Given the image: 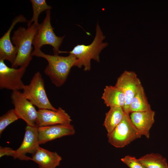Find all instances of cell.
<instances>
[{
    "label": "cell",
    "instance_id": "obj_1",
    "mask_svg": "<svg viewBox=\"0 0 168 168\" xmlns=\"http://www.w3.org/2000/svg\"><path fill=\"white\" fill-rule=\"evenodd\" d=\"M31 55L44 58L47 60L48 64L44 72L52 82L58 87L65 83L71 68L75 66L76 61L75 57L70 54L67 56L51 55L45 54L38 48L34 49Z\"/></svg>",
    "mask_w": 168,
    "mask_h": 168
},
{
    "label": "cell",
    "instance_id": "obj_2",
    "mask_svg": "<svg viewBox=\"0 0 168 168\" xmlns=\"http://www.w3.org/2000/svg\"><path fill=\"white\" fill-rule=\"evenodd\" d=\"M105 38L99 24L97 23L95 35L90 44L88 45L77 44L70 51H60V53H69L74 55L76 59L75 66L79 68L83 67L84 71H89L91 69V60L93 59L99 62L100 53L108 45L107 42H103Z\"/></svg>",
    "mask_w": 168,
    "mask_h": 168
},
{
    "label": "cell",
    "instance_id": "obj_3",
    "mask_svg": "<svg viewBox=\"0 0 168 168\" xmlns=\"http://www.w3.org/2000/svg\"><path fill=\"white\" fill-rule=\"evenodd\" d=\"M38 26L33 23L27 29L20 27L13 32L12 41L16 48V57L11 67L17 68H26L32 59L31 54L34 38L36 34Z\"/></svg>",
    "mask_w": 168,
    "mask_h": 168
},
{
    "label": "cell",
    "instance_id": "obj_4",
    "mask_svg": "<svg viewBox=\"0 0 168 168\" xmlns=\"http://www.w3.org/2000/svg\"><path fill=\"white\" fill-rule=\"evenodd\" d=\"M22 90L26 99L39 109L57 110L49 100L45 89L44 80L39 72L34 74L29 84L25 85Z\"/></svg>",
    "mask_w": 168,
    "mask_h": 168
},
{
    "label": "cell",
    "instance_id": "obj_5",
    "mask_svg": "<svg viewBox=\"0 0 168 168\" xmlns=\"http://www.w3.org/2000/svg\"><path fill=\"white\" fill-rule=\"evenodd\" d=\"M107 135L108 142L116 148L124 147L142 136L132 123L130 115L125 114L121 123Z\"/></svg>",
    "mask_w": 168,
    "mask_h": 168
},
{
    "label": "cell",
    "instance_id": "obj_6",
    "mask_svg": "<svg viewBox=\"0 0 168 168\" xmlns=\"http://www.w3.org/2000/svg\"><path fill=\"white\" fill-rule=\"evenodd\" d=\"M45 13L44 19L38 26L32 44L34 49H40L43 45H50L53 47L54 54L58 55L60 51L59 48L65 36L59 37L55 35L50 23V10H47Z\"/></svg>",
    "mask_w": 168,
    "mask_h": 168
},
{
    "label": "cell",
    "instance_id": "obj_7",
    "mask_svg": "<svg viewBox=\"0 0 168 168\" xmlns=\"http://www.w3.org/2000/svg\"><path fill=\"white\" fill-rule=\"evenodd\" d=\"M142 85L135 72L124 71L117 78L115 86L120 89L125 97V103L123 107L125 114H130V106L134 95Z\"/></svg>",
    "mask_w": 168,
    "mask_h": 168
},
{
    "label": "cell",
    "instance_id": "obj_8",
    "mask_svg": "<svg viewBox=\"0 0 168 168\" xmlns=\"http://www.w3.org/2000/svg\"><path fill=\"white\" fill-rule=\"evenodd\" d=\"M11 97L14 109L19 119L24 120L27 125L36 127L37 110L35 106L20 91H13Z\"/></svg>",
    "mask_w": 168,
    "mask_h": 168
},
{
    "label": "cell",
    "instance_id": "obj_9",
    "mask_svg": "<svg viewBox=\"0 0 168 168\" xmlns=\"http://www.w3.org/2000/svg\"><path fill=\"white\" fill-rule=\"evenodd\" d=\"M26 68H16L8 67L0 60V89L13 91L22 90L25 85L21 80Z\"/></svg>",
    "mask_w": 168,
    "mask_h": 168
},
{
    "label": "cell",
    "instance_id": "obj_10",
    "mask_svg": "<svg viewBox=\"0 0 168 168\" xmlns=\"http://www.w3.org/2000/svg\"><path fill=\"white\" fill-rule=\"evenodd\" d=\"M39 146L38 127L27 125L22 142L19 147L15 150L13 158L21 160H31L27 153L33 154Z\"/></svg>",
    "mask_w": 168,
    "mask_h": 168
},
{
    "label": "cell",
    "instance_id": "obj_11",
    "mask_svg": "<svg viewBox=\"0 0 168 168\" xmlns=\"http://www.w3.org/2000/svg\"><path fill=\"white\" fill-rule=\"evenodd\" d=\"M72 120L66 111L59 107L56 110L39 109L36 122L37 127L60 124H70Z\"/></svg>",
    "mask_w": 168,
    "mask_h": 168
},
{
    "label": "cell",
    "instance_id": "obj_12",
    "mask_svg": "<svg viewBox=\"0 0 168 168\" xmlns=\"http://www.w3.org/2000/svg\"><path fill=\"white\" fill-rule=\"evenodd\" d=\"M39 143L44 144L47 142L64 136L74 135V126L71 124H60L38 127Z\"/></svg>",
    "mask_w": 168,
    "mask_h": 168
},
{
    "label": "cell",
    "instance_id": "obj_13",
    "mask_svg": "<svg viewBox=\"0 0 168 168\" xmlns=\"http://www.w3.org/2000/svg\"><path fill=\"white\" fill-rule=\"evenodd\" d=\"M28 22L26 18L22 15L16 17L7 31L0 39V60H7L11 65L13 64L16 59L17 51L14 46L10 39V34L15 26L20 22Z\"/></svg>",
    "mask_w": 168,
    "mask_h": 168
},
{
    "label": "cell",
    "instance_id": "obj_14",
    "mask_svg": "<svg viewBox=\"0 0 168 168\" xmlns=\"http://www.w3.org/2000/svg\"><path fill=\"white\" fill-rule=\"evenodd\" d=\"M155 112L152 109L131 113L130 117L132 123L142 135L149 138L150 131L155 122Z\"/></svg>",
    "mask_w": 168,
    "mask_h": 168
},
{
    "label": "cell",
    "instance_id": "obj_15",
    "mask_svg": "<svg viewBox=\"0 0 168 168\" xmlns=\"http://www.w3.org/2000/svg\"><path fill=\"white\" fill-rule=\"evenodd\" d=\"M31 158L39 168H56L62 160L61 156L57 152L49 151L40 146L32 155Z\"/></svg>",
    "mask_w": 168,
    "mask_h": 168
},
{
    "label": "cell",
    "instance_id": "obj_16",
    "mask_svg": "<svg viewBox=\"0 0 168 168\" xmlns=\"http://www.w3.org/2000/svg\"><path fill=\"white\" fill-rule=\"evenodd\" d=\"M101 98L106 105L110 108L119 107L123 108L125 103L124 93L115 85L106 86Z\"/></svg>",
    "mask_w": 168,
    "mask_h": 168
},
{
    "label": "cell",
    "instance_id": "obj_17",
    "mask_svg": "<svg viewBox=\"0 0 168 168\" xmlns=\"http://www.w3.org/2000/svg\"><path fill=\"white\" fill-rule=\"evenodd\" d=\"M125 114L122 107H111L105 114L103 125L107 133V135L110 134L121 123Z\"/></svg>",
    "mask_w": 168,
    "mask_h": 168
},
{
    "label": "cell",
    "instance_id": "obj_18",
    "mask_svg": "<svg viewBox=\"0 0 168 168\" xmlns=\"http://www.w3.org/2000/svg\"><path fill=\"white\" fill-rule=\"evenodd\" d=\"M152 110L144 89L142 85L133 97L130 106V113Z\"/></svg>",
    "mask_w": 168,
    "mask_h": 168
},
{
    "label": "cell",
    "instance_id": "obj_19",
    "mask_svg": "<svg viewBox=\"0 0 168 168\" xmlns=\"http://www.w3.org/2000/svg\"><path fill=\"white\" fill-rule=\"evenodd\" d=\"M138 159L147 168H168L166 159L158 153L148 154Z\"/></svg>",
    "mask_w": 168,
    "mask_h": 168
},
{
    "label": "cell",
    "instance_id": "obj_20",
    "mask_svg": "<svg viewBox=\"0 0 168 168\" xmlns=\"http://www.w3.org/2000/svg\"><path fill=\"white\" fill-rule=\"evenodd\" d=\"M32 7L33 15L32 18L28 21V27H30L33 22L37 26L39 25L38 19L40 14L42 12L50 10L52 9L51 6L48 5L45 0H31Z\"/></svg>",
    "mask_w": 168,
    "mask_h": 168
},
{
    "label": "cell",
    "instance_id": "obj_21",
    "mask_svg": "<svg viewBox=\"0 0 168 168\" xmlns=\"http://www.w3.org/2000/svg\"><path fill=\"white\" fill-rule=\"evenodd\" d=\"M20 119L14 109L9 110L0 117V134L10 124Z\"/></svg>",
    "mask_w": 168,
    "mask_h": 168
},
{
    "label": "cell",
    "instance_id": "obj_22",
    "mask_svg": "<svg viewBox=\"0 0 168 168\" xmlns=\"http://www.w3.org/2000/svg\"><path fill=\"white\" fill-rule=\"evenodd\" d=\"M121 160L129 168H147L134 156H126L122 158Z\"/></svg>",
    "mask_w": 168,
    "mask_h": 168
},
{
    "label": "cell",
    "instance_id": "obj_23",
    "mask_svg": "<svg viewBox=\"0 0 168 168\" xmlns=\"http://www.w3.org/2000/svg\"><path fill=\"white\" fill-rule=\"evenodd\" d=\"M15 153V150L7 147H0V157L7 156L14 157Z\"/></svg>",
    "mask_w": 168,
    "mask_h": 168
}]
</instances>
